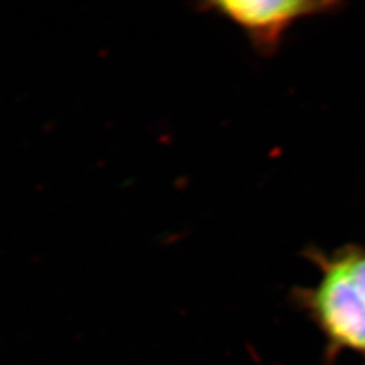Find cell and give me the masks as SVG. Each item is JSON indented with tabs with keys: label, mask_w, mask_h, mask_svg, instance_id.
Returning <instances> with one entry per match:
<instances>
[{
	"label": "cell",
	"mask_w": 365,
	"mask_h": 365,
	"mask_svg": "<svg viewBox=\"0 0 365 365\" xmlns=\"http://www.w3.org/2000/svg\"><path fill=\"white\" fill-rule=\"evenodd\" d=\"M319 272L312 287L292 291V300L325 339V361L351 352L365 363V245L349 244L330 253L310 249Z\"/></svg>",
	"instance_id": "obj_1"
},
{
	"label": "cell",
	"mask_w": 365,
	"mask_h": 365,
	"mask_svg": "<svg viewBox=\"0 0 365 365\" xmlns=\"http://www.w3.org/2000/svg\"><path fill=\"white\" fill-rule=\"evenodd\" d=\"M207 7L240 27L257 52L271 56L277 52L288 29L295 22L318 14L331 13L339 9V3L314 0H220L207 3Z\"/></svg>",
	"instance_id": "obj_2"
}]
</instances>
